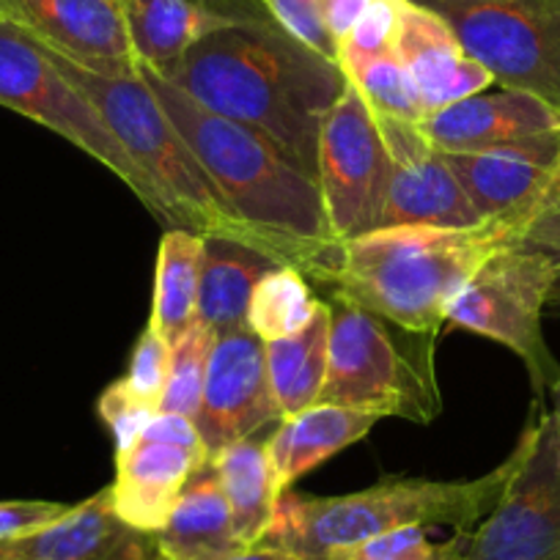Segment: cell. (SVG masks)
Returning <instances> with one entry per match:
<instances>
[{
	"instance_id": "obj_40",
	"label": "cell",
	"mask_w": 560,
	"mask_h": 560,
	"mask_svg": "<svg viewBox=\"0 0 560 560\" xmlns=\"http://www.w3.org/2000/svg\"><path fill=\"white\" fill-rule=\"evenodd\" d=\"M549 398H552V418H555V427H558V434H560V376L552 382V387H549Z\"/></svg>"
},
{
	"instance_id": "obj_11",
	"label": "cell",
	"mask_w": 560,
	"mask_h": 560,
	"mask_svg": "<svg viewBox=\"0 0 560 560\" xmlns=\"http://www.w3.org/2000/svg\"><path fill=\"white\" fill-rule=\"evenodd\" d=\"M385 174L387 149L376 113L358 85L347 83L341 100L327 113L316 160V185L332 240L349 242L376 231Z\"/></svg>"
},
{
	"instance_id": "obj_4",
	"label": "cell",
	"mask_w": 560,
	"mask_h": 560,
	"mask_svg": "<svg viewBox=\"0 0 560 560\" xmlns=\"http://www.w3.org/2000/svg\"><path fill=\"white\" fill-rule=\"evenodd\" d=\"M522 459V440L503 465L472 481L401 478L380 481L363 492L338 498L283 492L261 547L283 549L305 560H325L336 547L401 530V527H456L472 530L492 514Z\"/></svg>"
},
{
	"instance_id": "obj_36",
	"label": "cell",
	"mask_w": 560,
	"mask_h": 560,
	"mask_svg": "<svg viewBox=\"0 0 560 560\" xmlns=\"http://www.w3.org/2000/svg\"><path fill=\"white\" fill-rule=\"evenodd\" d=\"M72 505L52 500H0V541L25 536L50 525Z\"/></svg>"
},
{
	"instance_id": "obj_39",
	"label": "cell",
	"mask_w": 560,
	"mask_h": 560,
	"mask_svg": "<svg viewBox=\"0 0 560 560\" xmlns=\"http://www.w3.org/2000/svg\"><path fill=\"white\" fill-rule=\"evenodd\" d=\"M214 560H305V558H298V555L292 552H283V549H272V547H261V544H256V547H240L229 555H220V558Z\"/></svg>"
},
{
	"instance_id": "obj_28",
	"label": "cell",
	"mask_w": 560,
	"mask_h": 560,
	"mask_svg": "<svg viewBox=\"0 0 560 560\" xmlns=\"http://www.w3.org/2000/svg\"><path fill=\"white\" fill-rule=\"evenodd\" d=\"M341 69L349 83L358 85L363 100L376 116L401 118L420 124L427 118V107L420 102L412 74L401 63L393 47L365 56H341Z\"/></svg>"
},
{
	"instance_id": "obj_25",
	"label": "cell",
	"mask_w": 560,
	"mask_h": 560,
	"mask_svg": "<svg viewBox=\"0 0 560 560\" xmlns=\"http://www.w3.org/2000/svg\"><path fill=\"white\" fill-rule=\"evenodd\" d=\"M330 363V305L319 300L308 325L294 336L267 343V369L283 418L319 404Z\"/></svg>"
},
{
	"instance_id": "obj_20",
	"label": "cell",
	"mask_w": 560,
	"mask_h": 560,
	"mask_svg": "<svg viewBox=\"0 0 560 560\" xmlns=\"http://www.w3.org/2000/svg\"><path fill=\"white\" fill-rule=\"evenodd\" d=\"M138 67L171 78L192 45L236 23L203 0H116Z\"/></svg>"
},
{
	"instance_id": "obj_1",
	"label": "cell",
	"mask_w": 560,
	"mask_h": 560,
	"mask_svg": "<svg viewBox=\"0 0 560 560\" xmlns=\"http://www.w3.org/2000/svg\"><path fill=\"white\" fill-rule=\"evenodd\" d=\"M165 80L207 110L267 138L314 182L322 127L349 83L341 63L311 50L272 18L212 31Z\"/></svg>"
},
{
	"instance_id": "obj_33",
	"label": "cell",
	"mask_w": 560,
	"mask_h": 560,
	"mask_svg": "<svg viewBox=\"0 0 560 560\" xmlns=\"http://www.w3.org/2000/svg\"><path fill=\"white\" fill-rule=\"evenodd\" d=\"M261 3L269 18L287 34H292L294 39L308 45L319 56L341 63V47L322 20L319 0H261Z\"/></svg>"
},
{
	"instance_id": "obj_27",
	"label": "cell",
	"mask_w": 560,
	"mask_h": 560,
	"mask_svg": "<svg viewBox=\"0 0 560 560\" xmlns=\"http://www.w3.org/2000/svg\"><path fill=\"white\" fill-rule=\"evenodd\" d=\"M319 298L298 267L280 264L256 287L247 308V327L264 343L280 341L303 330L314 316Z\"/></svg>"
},
{
	"instance_id": "obj_32",
	"label": "cell",
	"mask_w": 560,
	"mask_h": 560,
	"mask_svg": "<svg viewBox=\"0 0 560 560\" xmlns=\"http://www.w3.org/2000/svg\"><path fill=\"white\" fill-rule=\"evenodd\" d=\"M96 412H100L102 423L110 429L113 440H116V456H121L138 443L149 420L158 415V409L149 407L147 401H140L129 390L127 382L116 380L102 390L100 401H96Z\"/></svg>"
},
{
	"instance_id": "obj_15",
	"label": "cell",
	"mask_w": 560,
	"mask_h": 560,
	"mask_svg": "<svg viewBox=\"0 0 560 560\" xmlns=\"http://www.w3.org/2000/svg\"><path fill=\"white\" fill-rule=\"evenodd\" d=\"M478 218L522 223L560 168V129L492 152H443ZM516 240V236H514Z\"/></svg>"
},
{
	"instance_id": "obj_16",
	"label": "cell",
	"mask_w": 560,
	"mask_h": 560,
	"mask_svg": "<svg viewBox=\"0 0 560 560\" xmlns=\"http://www.w3.org/2000/svg\"><path fill=\"white\" fill-rule=\"evenodd\" d=\"M0 560H163L158 533L116 514L110 487L72 505L50 525L0 541Z\"/></svg>"
},
{
	"instance_id": "obj_24",
	"label": "cell",
	"mask_w": 560,
	"mask_h": 560,
	"mask_svg": "<svg viewBox=\"0 0 560 560\" xmlns=\"http://www.w3.org/2000/svg\"><path fill=\"white\" fill-rule=\"evenodd\" d=\"M209 462L223 483L236 541L242 547H256L272 525L280 498L272 462L267 454V440H240V443L209 456Z\"/></svg>"
},
{
	"instance_id": "obj_19",
	"label": "cell",
	"mask_w": 560,
	"mask_h": 560,
	"mask_svg": "<svg viewBox=\"0 0 560 560\" xmlns=\"http://www.w3.org/2000/svg\"><path fill=\"white\" fill-rule=\"evenodd\" d=\"M203 462L207 456L196 451L138 440L127 454L116 456V481L110 483L116 514L138 530L160 533Z\"/></svg>"
},
{
	"instance_id": "obj_8",
	"label": "cell",
	"mask_w": 560,
	"mask_h": 560,
	"mask_svg": "<svg viewBox=\"0 0 560 560\" xmlns=\"http://www.w3.org/2000/svg\"><path fill=\"white\" fill-rule=\"evenodd\" d=\"M558 275L560 261L547 253L505 245L476 269L445 316L459 330L509 347L525 363L538 401L560 376L541 327Z\"/></svg>"
},
{
	"instance_id": "obj_3",
	"label": "cell",
	"mask_w": 560,
	"mask_h": 560,
	"mask_svg": "<svg viewBox=\"0 0 560 560\" xmlns=\"http://www.w3.org/2000/svg\"><path fill=\"white\" fill-rule=\"evenodd\" d=\"M190 152L231 209L283 253L289 267L308 275L332 247L322 190L253 129L198 105L152 69L138 67Z\"/></svg>"
},
{
	"instance_id": "obj_14",
	"label": "cell",
	"mask_w": 560,
	"mask_h": 560,
	"mask_svg": "<svg viewBox=\"0 0 560 560\" xmlns=\"http://www.w3.org/2000/svg\"><path fill=\"white\" fill-rule=\"evenodd\" d=\"M0 14L89 72L138 74L116 0H0Z\"/></svg>"
},
{
	"instance_id": "obj_7",
	"label": "cell",
	"mask_w": 560,
	"mask_h": 560,
	"mask_svg": "<svg viewBox=\"0 0 560 560\" xmlns=\"http://www.w3.org/2000/svg\"><path fill=\"white\" fill-rule=\"evenodd\" d=\"M0 105L23 113L31 121L61 135L89 158L118 176L158 223L171 229V218L152 182L140 174L127 149L116 140L96 107L63 78L47 47L0 14Z\"/></svg>"
},
{
	"instance_id": "obj_6",
	"label": "cell",
	"mask_w": 560,
	"mask_h": 560,
	"mask_svg": "<svg viewBox=\"0 0 560 560\" xmlns=\"http://www.w3.org/2000/svg\"><path fill=\"white\" fill-rule=\"evenodd\" d=\"M330 305V363L319 404L374 418L432 423L443 412L434 349L440 332H418L343 300Z\"/></svg>"
},
{
	"instance_id": "obj_21",
	"label": "cell",
	"mask_w": 560,
	"mask_h": 560,
	"mask_svg": "<svg viewBox=\"0 0 560 560\" xmlns=\"http://www.w3.org/2000/svg\"><path fill=\"white\" fill-rule=\"evenodd\" d=\"M374 415L354 412L336 404H314L300 415L283 418L267 440V454L272 462L275 481L280 494L330 456L349 445L360 443L376 427Z\"/></svg>"
},
{
	"instance_id": "obj_30",
	"label": "cell",
	"mask_w": 560,
	"mask_h": 560,
	"mask_svg": "<svg viewBox=\"0 0 560 560\" xmlns=\"http://www.w3.org/2000/svg\"><path fill=\"white\" fill-rule=\"evenodd\" d=\"M325 560H456V538L438 544L427 527H401L330 549Z\"/></svg>"
},
{
	"instance_id": "obj_17",
	"label": "cell",
	"mask_w": 560,
	"mask_h": 560,
	"mask_svg": "<svg viewBox=\"0 0 560 560\" xmlns=\"http://www.w3.org/2000/svg\"><path fill=\"white\" fill-rule=\"evenodd\" d=\"M396 12L393 50L412 74L427 116L470 100L494 83L492 72L467 56L443 18L409 0H396Z\"/></svg>"
},
{
	"instance_id": "obj_38",
	"label": "cell",
	"mask_w": 560,
	"mask_h": 560,
	"mask_svg": "<svg viewBox=\"0 0 560 560\" xmlns=\"http://www.w3.org/2000/svg\"><path fill=\"white\" fill-rule=\"evenodd\" d=\"M371 3H374V0H319L322 20H325L332 39L338 42V47H341V42L352 34V28L360 23V18L369 12Z\"/></svg>"
},
{
	"instance_id": "obj_9",
	"label": "cell",
	"mask_w": 560,
	"mask_h": 560,
	"mask_svg": "<svg viewBox=\"0 0 560 560\" xmlns=\"http://www.w3.org/2000/svg\"><path fill=\"white\" fill-rule=\"evenodd\" d=\"M443 18L494 83L560 113V0H409Z\"/></svg>"
},
{
	"instance_id": "obj_37",
	"label": "cell",
	"mask_w": 560,
	"mask_h": 560,
	"mask_svg": "<svg viewBox=\"0 0 560 560\" xmlns=\"http://www.w3.org/2000/svg\"><path fill=\"white\" fill-rule=\"evenodd\" d=\"M140 440H152V443H168L179 445V448L196 451V454L207 456V448H203V440L196 429V420L185 418V415L174 412H158L147 423Z\"/></svg>"
},
{
	"instance_id": "obj_10",
	"label": "cell",
	"mask_w": 560,
	"mask_h": 560,
	"mask_svg": "<svg viewBox=\"0 0 560 560\" xmlns=\"http://www.w3.org/2000/svg\"><path fill=\"white\" fill-rule=\"evenodd\" d=\"M522 459L492 514L456 533V560H560V434L541 407L522 432Z\"/></svg>"
},
{
	"instance_id": "obj_31",
	"label": "cell",
	"mask_w": 560,
	"mask_h": 560,
	"mask_svg": "<svg viewBox=\"0 0 560 560\" xmlns=\"http://www.w3.org/2000/svg\"><path fill=\"white\" fill-rule=\"evenodd\" d=\"M168 369L171 343L147 325V330L140 332L138 341H135L129 369L121 380L127 382V387L140 398V401H147L149 407H154L160 412L165 382H168Z\"/></svg>"
},
{
	"instance_id": "obj_18",
	"label": "cell",
	"mask_w": 560,
	"mask_h": 560,
	"mask_svg": "<svg viewBox=\"0 0 560 560\" xmlns=\"http://www.w3.org/2000/svg\"><path fill=\"white\" fill-rule=\"evenodd\" d=\"M420 132L440 152H492L560 129V113L525 91L476 94L429 113Z\"/></svg>"
},
{
	"instance_id": "obj_29",
	"label": "cell",
	"mask_w": 560,
	"mask_h": 560,
	"mask_svg": "<svg viewBox=\"0 0 560 560\" xmlns=\"http://www.w3.org/2000/svg\"><path fill=\"white\" fill-rule=\"evenodd\" d=\"M214 338L218 336L209 327L196 322L171 347V369L168 382H165L163 401H160V412L185 415V418L196 420L198 407H201L203 380H207V365L214 347Z\"/></svg>"
},
{
	"instance_id": "obj_41",
	"label": "cell",
	"mask_w": 560,
	"mask_h": 560,
	"mask_svg": "<svg viewBox=\"0 0 560 560\" xmlns=\"http://www.w3.org/2000/svg\"><path fill=\"white\" fill-rule=\"evenodd\" d=\"M547 314H549V316H558V319H560V275H558V280H555L552 292H549Z\"/></svg>"
},
{
	"instance_id": "obj_2",
	"label": "cell",
	"mask_w": 560,
	"mask_h": 560,
	"mask_svg": "<svg viewBox=\"0 0 560 560\" xmlns=\"http://www.w3.org/2000/svg\"><path fill=\"white\" fill-rule=\"evenodd\" d=\"M516 229L487 220L472 229L404 225L338 242L305 278L343 300L407 330L440 332L451 303L476 269L505 245Z\"/></svg>"
},
{
	"instance_id": "obj_26",
	"label": "cell",
	"mask_w": 560,
	"mask_h": 560,
	"mask_svg": "<svg viewBox=\"0 0 560 560\" xmlns=\"http://www.w3.org/2000/svg\"><path fill=\"white\" fill-rule=\"evenodd\" d=\"M203 236L187 229H165L154 272V305L149 327L174 347L198 314Z\"/></svg>"
},
{
	"instance_id": "obj_13",
	"label": "cell",
	"mask_w": 560,
	"mask_h": 560,
	"mask_svg": "<svg viewBox=\"0 0 560 560\" xmlns=\"http://www.w3.org/2000/svg\"><path fill=\"white\" fill-rule=\"evenodd\" d=\"M280 420L283 412L269 385L267 343L250 327L214 338L196 415L207 459L240 440L256 438L258 429Z\"/></svg>"
},
{
	"instance_id": "obj_22",
	"label": "cell",
	"mask_w": 560,
	"mask_h": 560,
	"mask_svg": "<svg viewBox=\"0 0 560 560\" xmlns=\"http://www.w3.org/2000/svg\"><path fill=\"white\" fill-rule=\"evenodd\" d=\"M163 560H214L240 549L229 500L212 462H203L182 489L174 511L158 533Z\"/></svg>"
},
{
	"instance_id": "obj_23",
	"label": "cell",
	"mask_w": 560,
	"mask_h": 560,
	"mask_svg": "<svg viewBox=\"0 0 560 560\" xmlns=\"http://www.w3.org/2000/svg\"><path fill=\"white\" fill-rule=\"evenodd\" d=\"M280 267L261 250L231 240H203L201 289H198L196 322L223 336L247 327V308L256 287Z\"/></svg>"
},
{
	"instance_id": "obj_12",
	"label": "cell",
	"mask_w": 560,
	"mask_h": 560,
	"mask_svg": "<svg viewBox=\"0 0 560 560\" xmlns=\"http://www.w3.org/2000/svg\"><path fill=\"white\" fill-rule=\"evenodd\" d=\"M376 121L387 149L376 231L404 225L472 229L483 223L451 174L443 152L420 132L418 124L387 116H376Z\"/></svg>"
},
{
	"instance_id": "obj_35",
	"label": "cell",
	"mask_w": 560,
	"mask_h": 560,
	"mask_svg": "<svg viewBox=\"0 0 560 560\" xmlns=\"http://www.w3.org/2000/svg\"><path fill=\"white\" fill-rule=\"evenodd\" d=\"M396 20V0H374L369 12L352 28V34L341 42V56H365V52H380L385 47H393Z\"/></svg>"
},
{
	"instance_id": "obj_5",
	"label": "cell",
	"mask_w": 560,
	"mask_h": 560,
	"mask_svg": "<svg viewBox=\"0 0 560 560\" xmlns=\"http://www.w3.org/2000/svg\"><path fill=\"white\" fill-rule=\"evenodd\" d=\"M50 58L61 69L63 78L96 107L102 121L110 127L116 140L127 149L140 174L152 182L171 218V229H187L203 240H231L240 245L261 250L264 256L283 261V253L272 240L253 229L225 203L214 182L190 152L187 140L165 116L163 105L138 74L132 78H107L83 69L80 63L58 56Z\"/></svg>"
},
{
	"instance_id": "obj_34",
	"label": "cell",
	"mask_w": 560,
	"mask_h": 560,
	"mask_svg": "<svg viewBox=\"0 0 560 560\" xmlns=\"http://www.w3.org/2000/svg\"><path fill=\"white\" fill-rule=\"evenodd\" d=\"M514 245L525 247V250L547 253L555 261H560V168L555 171L552 182L522 223Z\"/></svg>"
}]
</instances>
